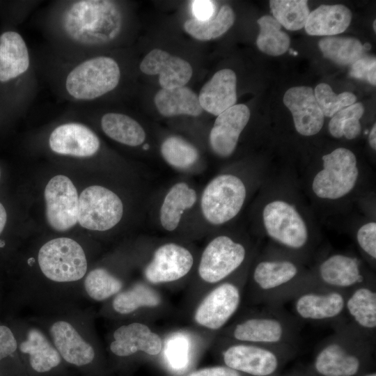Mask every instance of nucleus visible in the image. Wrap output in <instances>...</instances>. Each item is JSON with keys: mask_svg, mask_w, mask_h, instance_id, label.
Here are the masks:
<instances>
[{"mask_svg": "<svg viewBox=\"0 0 376 376\" xmlns=\"http://www.w3.org/2000/svg\"><path fill=\"white\" fill-rule=\"evenodd\" d=\"M269 6L274 18L290 31L304 27L310 14L306 0H271Z\"/></svg>", "mask_w": 376, "mask_h": 376, "instance_id": "4c0bfd02", "label": "nucleus"}, {"mask_svg": "<svg viewBox=\"0 0 376 376\" xmlns=\"http://www.w3.org/2000/svg\"><path fill=\"white\" fill-rule=\"evenodd\" d=\"M46 218L55 230L65 231L77 222L79 197L76 187L65 175L53 177L45 189Z\"/></svg>", "mask_w": 376, "mask_h": 376, "instance_id": "4be33fe9", "label": "nucleus"}, {"mask_svg": "<svg viewBox=\"0 0 376 376\" xmlns=\"http://www.w3.org/2000/svg\"><path fill=\"white\" fill-rule=\"evenodd\" d=\"M6 221L7 212L3 204L0 202V235L2 233L5 228Z\"/></svg>", "mask_w": 376, "mask_h": 376, "instance_id": "de8ad7c7", "label": "nucleus"}, {"mask_svg": "<svg viewBox=\"0 0 376 376\" xmlns=\"http://www.w3.org/2000/svg\"><path fill=\"white\" fill-rule=\"evenodd\" d=\"M369 143L373 150L376 149V125H373L369 134Z\"/></svg>", "mask_w": 376, "mask_h": 376, "instance_id": "09e8293b", "label": "nucleus"}, {"mask_svg": "<svg viewBox=\"0 0 376 376\" xmlns=\"http://www.w3.org/2000/svg\"><path fill=\"white\" fill-rule=\"evenodd\" d=\"M263 219L267 235L276 242L292 250L306 245V224L292 205L283 201L270 202L263 209Z\"/></svg>", "mask_w": 376, "mask_h": 376, "instance_id": "aec40b11", "label": "nucleus"}, {"mask_svg": "<svg viewBox=\"0 0 376 376\" xmlns=\"http://www.w3.org/2000/svg\"><path fill=\"white\" fill-rule=\"evenodd\" d=\"M40 269L54 283H71L85 277L88 264L83 248L69 237L52 239L38 251Z\"/></svg>", "mask_w": 376, "mask_h": 376, "instance_id": "2eb2a0df", "label": "nucleus"}, {"mask_svg": "<svg viewBox=\"0 0 376 376\" xmlns=\"http://www.w3.org/2000/svg\"><path fill=\"white\" fill-rule=\"evenodd\" d=\"M52 22L53 30L61 40L88 50L113 42L122 31L123 19L113 1L76 0L64 1Z\"/></svg>", "mask_w": 376, "mask_h": 376, "instance_id": "f257e3e1", "label": "nucleus"}, {"mask_svg": "<svg viewBox=\"0 0 376 376\" xmlns=\"http://www.w3.org/2000/svg\"><path fill=\"white\" fill-rule=\"evenodd\" d=\"M198 253L191 241L187 240H148L139 260L141 279L159 289L178 288L189 284Z\"/></svg>", "mask_w": 376, "mask_h": 376, "instance_id": "7ed1b4c3", "label": "nucleus"}, {"mask_svg": "<svg viewBox=\"0 0 376 376\" xmlns=\"http://www.w3.org/2000/svg\"><path fill=\"white\" fill-rule=\"evenodd\" d=\"M317 345L311 362L304 370L283 376H359L373 368L375 340L346 323Z\"/></svg>", "mask_w": 376, "mask_h": 376, "instance_id": "f03ea898", "label": "nucleus"}, {"mask_svg": "<svg viewBox=\"0 0 376 376\" xmlns=\"http://www.w3.org/2000/svg\"><path fill=\"white\" fill-rule=\"evenodd\" d=\"M260 307L238 312L217 336L239 342L297 347L301 322L283 306Z\"/></svg>", "mask_w": 376, "mask_h": 376, "instance_id": "20e7f679", "label": "nucleus"}, {"mask_svg": "<svg viewBox=\"0 0 376 376\" xmlns=\"http://www.w3.org/2000/svg\"><path fill=\"white\" fill-rule=\"evenodd\" d=\"M236 75L230 69L217 72L202 87L198 96L203 110L218 116L237 102Z\"/></svg>", "mask_w": 376, "mask_h": 376, "instance_id": "c85d7f7f", "label": "nucleus"}, {"mask_svg": "<svg viewBox=\"0 0 376 376\" xmlns=\"http://www.w3.org/2000/svg\"><path fill=\"white\" fill-rule=\"evenodd\" d=\"M311 279L313 288L345 292L373 281L363 273L357 258L344 254H334L324 259Z\"/></svg>", "mask_w": 376, "mask_h": 376, "instance_id": "412c9836", "label": "nucleus"}, {"mask_svg": "<svg viewBox=\"0 0 376 376\" xmlns=\"http://www.w3.org/2000/svg\"><path fill=\"white\" fill-rule=\"evenodd\" d=\"M192 13L194 19L207 20L213 17L215 11V4L212 1H193L191 3Z\"/></svg>", "mask_w": 376, "mask_h": 376, "instance_id": "a18cd8bd", "label": "nucleus"}, {"mask_svg": "<svg viewBox=\"0 0 376 376\" xmlns=\"http://www.w3.org/2000/svg\"><path fill=\"white\" fill-rule=\"evenodd\" d=\"M104 312L118 321L141 320L151 323L171 311L159 288L139 279L106 301Z\"/></svg>", "mask_w": 376, "mask_h": 376, "instance_id": "9b49d317", "label": "nucleus"}, {"mask_svg": "<svg viewBox=\"0 0 376 376\" xmlns=\"http://www.w3.org/2000/svg\"><path fill=\"white\" fill-rule=\"evenodd\" d=\"M126 278L105 267H97L86 274L84 288L86 295L96 301H107L127 285Z\"/></svg>", "mask_w": 376, "mask_h": 376, "instance_id": "72a5a7b5", "label": "nucleus"}, {"mask_svg": "<svg viewBox=\"0 0 376 376\" xmlns=\"http://www.w3.org/2000/svg\"><path fill=\"white\" fill-rule=\"evenodd\" d=\"M375 22H376V20L374 21L373 22V29H374V31H376V24H375Z\"/></svg>", "mask_w": 376, "mask_h": 376, "instance_id": "603ef678", "label": "nucleus"}, {"mask_svg": "<svg viewBox=\"0 0 376 376\" xmlns=\"http://www.w3.org/2000/svg\"><path fill=\"white\" fill-rule=\"evenodd\" d=\"M17 340L18 354L26 376H55L61 374L64 363L50 338L40 329L24 327L19 321H7Z\"/></svg>", "mask_w": 376, "mask_h": 376, "instance_id": "ddd939ff", "label": "nucleus"}, {"mask_svg": "<svg viewBox=\"0 0 376 376\" xmlns=\"http://www.w3.org/2000/svg\"><path fill=\"white\" fill-rule=\"evenodd\" d=\"M48 143L55 153L77 157L95 155L100 150L97 135L87 125L68 122L56 127L51 132Z\"/></svg>", "mask_w": 376, "mask_h": 376, "instance_id": "5701e85b", "label": "nucleus"}, {"mask_svg": "<svg viewBox=\"0 0 376 376\" xmlns=\"http://www.w3.org/2000/svg\"><path fill=\"white\" fill-rule=\"evenodd\" d=\"M48 333L65 366L87 376L102 374L105 362L100 347L93 340L86 338L75 322L65 318L56 319L49 324Z\"/></svg>", "mask_w": 376, "mask_h": 376, "instance_id": "f8f14e48", "label": "nucleus"}, {"mask_svg": "<svg viewBox=\"0 0 376 376\" xmlns=\"http://www.w3.org/2000/svg\"><path fill=\"white\" fill-rule=\"evenodd\" d=\"M311 288V275H304L294 261L260 260L248 272L244 301L247 306H283L297 294Z\"/></svg>", "mask_w": 376, "mask_h": 376, "instance_id": "39448f33", "label": "nucleus"}, {"mask_svg": "<svg viewBox=\"0 0 376 376\" xmlns=\"http://www.w3.org/2000/svg\"><path fill=\"white\" fill-rule=\"evenodd\" d=\"M139 68L146 75H159V85L166 89L184 86L193 74L187 61L160 49H154L147 54Z\"/></svg>", "mask_w": 376, "mask_h": 376, "instance_id": "bb28decb", "label": "nucleus"}, {"mask_svg": "<svg viewBox=\"0 0 376 376\" xmlns=\"http://www.w3.org/2000/svg\"><path fill=\"white\" fill-rule=\"evenodd\" d=\"M164 337L152 324L141 320L120 321L109 334L107 351L118 363L162 355Z\"/></svg>", "mask_w": 376, "mask_h": 376, "instance_id": "4468645a", "label": "nucleus"}, {"mask_svg": "<svg viewBox=\"0 0 376 376\" xmlns=\"http://www.w3.org/2000/svg\"><path fill=\"white\" fill-rule=\"evenodd\" d=\"M159 113L164 117L180 115L198 116L203 112L198 96L186 86L162 88L154 97Z\"/></svg>", "mask_w": 376, "mask_h": 376, "instance_id": "7c9ffc66", "label": "nucleus"}, {"mask_svg": "<svg viewBox=\"0 0 376 376\" xmlns=\"http://www.w3.org/2000/svg\"><path fill=\"white\" fill-rule=\"evenodd\" d=\"M343 323L375 340L376 288L374 281L359 285L348 292Z\"/></svg>", "mask_w": 376, "mask_h": 376, "instance_id": "393cba45", "label": "nucleus"}, {"mask_svg": "<svg viewBox=\"0 0 376 376\" xmlns=\"http://www.w3.org/2000/svg\"><path fill=\"white\" fill-rule=\"evenodd\" d=\"M357 240L361 250L373 260L376 258V223L363 225L357 231Z\"/></svg>", "mask_w": 376, "mask_h": 376, "instance_id": "79ce46f5", "label": "nucleus"}, {"mask_svg": "<svg viewBox=\"0 0 376 376\" xmlns=\"http://www.w3.org/2000/svg\"><path fill=\"white\" fill-rule=\"evenodd\" d=\"M283 103L291 111L295 127L299 134L312 136L320 131L324 114L311 87L289 88L283 96Z\"/></svg>", "mask_w": 376, "mask_h": 376, "instance_id": "a878e982", "label": "nucleus"}, {"mask_svg": "<svg viewBox=\"0 0 376 376\" xmlns=\"http://www.w3.org/2000/svg\"><path fill=\"white\" fill-rule=\"evenodd\" d=\"M235 14L228 5L223 6L217 15L207 20L190 19L184 24L185 31L198 40H210L225 33L233 24Z\"/></svg>", "mask_w": 376, "mask_h": 376, "instance_id": "f704fd0d", "label": "nucleus"}, {"mask_svg": "<svg viewBox=\"0 0 376 376\" xmlns=\"http://www.w3.org/2000/svg\"><path fill=\"white\" fill-rule=\"evenodd\" d=\"M359 376H376V373L372 368V369H370V370L361 373Z\"/></svg>", "mask_w": 376, "mask_h": 376, "instance_id": "8fccbe9b", "label": "nucleus"}, {"mask_svg": "<svg viewBox=\"0 0 376 376\" xmlns=\"http://www.w3.org/2000/svg\"><path fill=\"white\" fill-rule=\"evenodd\" d=\"M1 376V375H0Z\"/></svg>", "mask_w": 376, "mask_h": 376, "instance_id": "6e6d98bb", "label": "nucleus"}, {"mask_svg": "<svg viewBox=\"0 0 376 376\" xmlns=\"http://www.w3.org/2000/svg\"><path fill=\"white\" fill-rule=\"evenodd\" d=\"M222 364L248 376H280L297 347L244 343L217 336L213 344Z\"/></svg>", "mask_w": 376, "mask_h": 376, "instance_id": "1a4fd4ad", "label": "nucleus"}, {"mask_svg": "<svg viewBox=\"0 0 376 376\" xmlns=\"http://www.w3.org/2000/svg\"><path fill=\"white\" fill-rule=\"evenodd\" d=\"M0 178H1V169H0Z\"/></svg>", "mask_w": 376, "mask_h": 376, "instance_id": "864d4df0", "label": "nucleus"}, {"mask_svg": "<svg viewBox=\"0 0 376 376\" xmlns=\"http://www.w3.org/2000/svg\"><path fill=\"white\" fill-rule=\"evenodd\" d=\"M0 375L26 376L18 354L17 340L8 322H0Z\"/></svg>", "mask_w": 376, "mask_h": 376, "instance_id": "58836bf2", "label": "nucleus"}, {"mask_svg": "<svg viewBox=\"0 0 376 376\" xmlns=\"http://www.w3.org/2000/svg\"><path fill=\"white\" fill-rule=\"evenodd\" d=\"M351 19V11L344 5H321L310 13L304 27L311 36H334L345 31Z\"/></svg>", "mask_w": 376, "mask_h": 376, "instance_id": "c756f323", "label": "nucleus"}, {"mask_svg": "<svg viewBox=\"0 0 376 376\" xmlns=\"http://www.w3.org/2000/svg\"><path fill=\"white\" fill-rule=\"evenodd\" d=\"M246 198L243 180L232 173H221L213 177L200 191L197 207L191 216L187 239L194 226L195 238L199 226L205 235L206 226H219L234 219L241 211Z\"/></svg>", "mask_w": 376, "mask_h": 376, "instance_id": "6e6552de", "label": "nucleus"}, {"mask_svg": "<svg viewBox=\"0 0 376 376\" xmlns=\"http://www.w3.org/2000/svg\"><path fill=\"white\" fill-rule=\"evenodd\" d=\"M248 249L241 241L219 234L207 240L199 251L196 266L186 295L187 311L212 286L246 266Z\"/></svg>", "mask_w": 376, "mask_h": 376, "instance_id": "423d86ee", "label": "nucleus"}, {"mask_svg": "<svg viewBox=\"0 0 376 376\" xmlns=\"http://www.w3.org/2000/svg\"><path fill=\"white\" fill-rule=\"evenodd\" d=\"M361 126L359 119L351 118L343 125V135L347 139H355L361 133Z\"/></svg>", "mask_w": 376, "mask_h": 376, "instance_id": "49530a36", "label": "nucleus"}, {"mask_svg": "<svg viewBox=\"0 0 376 376\" xmlns=\"http://www.w3.org/2000/svg\"><path fill=\"white\" fill-rule=\"evenodd\" d=\"M200 191L188 180L171 185L162 194L157 210V221L164 233L182 239L184 227L195 212Z\"/></svg>", "mask_w": 376, "mask_h": 376, "instance_id": "6ab92c4d", "label": "nucleus"}, {"mask_svg": "<svg viewBox=\"0 0 376 376\" xmlns=\"http://www.w3.org/2000/svg\"><path fill=\"white\" fill-rule=\"evenodd\" d=\"M123 214L122 199L107 187L90 186L79 197L77 222L86 229L109 230L120 223Z\"/></svg>", "mask_w": 376, "mask_h": 376, "instance_id": "f3484780", "label": "nucleus"}, {"mask_svg": "<svg viewBox=\"0 0 376 376\" xmlns=\"http://www.w3.org/2000/svg\"><path fill=\"white\" fill-rule=\"evenodd\" d=\"M347 294L339 290L308 288L290 301L292 314L300 322L328 324L334 327L345 322Z\"/></svg>", "mask_w": 376, "mask_h": 376, "instance_id": "a211bd4d", "label": "nucleus"}, {"mask_svg": "<svg viewBox=\"0 0 376 376\" xmlns=\"http://www.w3.org/2000/svg\"><path fill=\"white\" fill-rule=\"evenodd\" d=\"M376 60L375 57L360 58L351 65L350 75L352 77L363 79L370 84H376Z\"/></svg>", "mask_w": 376, "mask_h": 376, "instance_id": "37998d69", "label": "nucleus"}, {"mask_svg": "<svg viewBox=\"0 0 376 376\" xmlns=\"http://www.w3.org/2000/svg\"><path fill=\"white\" fill-rule=\"evenodd\" d=\"M249 118V109L243 104H235L218 115L209 134L212 152L223 158L230 156Z\"/></svg>", "mask_w": 376, "mask_h": 376, "instance_id": "b1692460", "label": "nucleus"}, {"mask_svg": "<svg viewBox=\"0 0 376 376\" xmlns=\"http://www.w3.org/2000/svg\"><path fill=\"white\" fill-rule=\"evenodd\" d=\"M260 31L256 40L258 49L271 56H280L289 49L288 35L281 31V25L272 16L263 15L257 20Z\"/></svg>", "mask_w": 376, "mask_h": 376, "instance_id": "e433bc0d", "label": "nucleus"}, {"mask_svg": "<svg viewBox=\"0 0 376 376\" xmlns=\"http://www.w3.org/2000/svg\"><path fill=\"white\" fill-rule=\"evenodd\" d=\"M363 48L364 49H370V45L368 44V43H366L363 46Z\"/></svg>", "mask_w": 376, "mask_h": 376, "instance_id": "3c124183", "label": "nucleus"}, {"mask_svg": "<svg viewBox=\"0 0 376 376\" xmlns=\"http://www.w3.org/2000/svg\"><path fill=\"white\" fill-rule=\"evenodd\" d=\"M314 94L324 116L327 117H332L340 109L354 104L357 100L350 92L336 95L330 86L324 83L315 87Z\"/></svg>", "mask_w": 376, "mask_h": 376, "instance_id": "ea45409f", "label": "nucleus"}, {"mask_svg": "<svg viewBox=\"0 0 376 376\" xmlns=\"http://www.w3.org/2000/svg\"><path fill=\"white\" fill-rule=\"evenodd\" d=\"M323 169L313 179L312 189L320 198L337 199L355 186L359 171L354 154L338 148L322 157Z\"/></svg>", "mask_w": 376, "mask_h": 376, "instance_id": "dca6fc26", "label": "nucleus"}, {"mask_svg": "<svg viewBox=\"0 0 376 376\" xmlns=\"http://www.w3.org/2000/svg\"><path fill=\"white\" fill-rule=\"evenodd\" d=\"M30 66V52L22 36L14 30L2 32L0 34V84H9L24 77Z\"/></svg>", "mask_w": 376, "mask_h": 376, "instance_id": "cd10ccee", "label": "nucleus"}, {"mask_svg": "<svg viewBox=\"0 0 376 376\" xmlns=\"http://www.w3.org/2000/svg\"><path fill=\"white\" fill-rule=\"evenodd\" d=\"M185 376H248L223 364L194 370Z\"/></svg>", "mask_w": 376, "mask_h": 376, "instance_id": "c03bdc74", "label": "nucleus"}, {"mask_svg": "<svg viewBox=\"0 0 376 376\" xmlns=\"http://www.w3.org/2000/svg\"><path fill=\"white\" fill-rule=\"evenodd\" d=\"M248 272L245 266L207 290L187 312L190 328L215 339L240 310Z\"/></svg>", "mask_w": 376, "mask_h": 376, "instance_id": "0eeeda50", "label": "nucleus"}, {"mask_svg": "<svg viewBox=\"0 0 376 376\" xmlns=\"http://www.w3.org/2000/svg\"><path fill=\"white\" fill-rule=\"evenodd\" d=\"M118 63L111 57L95 56L72 65L63 79L68 97L81 102L98 99L113 91L120 80Z\"/></svg>", "mask_w": 376, "mask_h": 376, "instance_id": "9d476101", "label": "nucleus"}, {"mask_svg": "<svg viewBox=\"0 0 376 376\" xmlns=\"http://www.w3.org/2000/svg\"><path fill=\"white\" fill-rule=\"evenodd\" d=\"M280 376H283V375H280Z\"/></svg>", "mask_w": 376, "mask_h": 376, "instance_id": "5fc2aeb1", "label": "nucleus"}, {"mask_svg": "<svg viewBox=\"0 0 376 376\" xmlns=\"http://www.w3.org/2000/svg\"><path fill=\"white\" fill-rule=\"evenodd\" d=\"M364 108L361 103H354L343 108L335 113L329 123V131L335 138H341L343 135V125L344 123L351 118H357L363 116Z\"/></svg>", "mask_w": 376, "mask_h": 376, "instance_id": "a19ab883", "label": "nucleus"}, {"mask_svg": "<svg viewBox=\"0 0 376 376\" xmlns=\"http://www.w3.org/2000/svg\"><path fill=\"white\" fill-rule=\"evenodd\" d=\"M160 154L165 162L177 171L200 173V153L191 143L179 136H167L161 143Z\"/></svg>", "mask_w": 376, "mask_h": 376, "instance_id": "2f4dec72", "label": "nucleus"}, {"mask_svg": "<svg viewBox=\"0 0 376 376\" xmlns=\"http://www.w3.org/2000/svg\"><path fill=\"white\" fill-rule=\"evenodd\" d=\"M319 48L323 56L337 64L352 65L361 58V42L350 37H327L320 40Z\"/></svg>", "mask_w": 376, "mask_h": 376, "instance_id": "c9c22d12", "label": "nucleus"}, {"mask_svg": "<svg viewBox=\"0 0 376 376\" xmlns=\"http://www.w3.org/2000/svg\"><path fill=\"white\" fill-rule=\"evenodd\" d=\"M100 125L108 137L121 144L137 147L146 141V134L142 126L127 115L107 113L102 116Z\"/></svg>", "mask_w": 376, "mask_h": 376, "instance_id": "473e14b6", "label": "nucleus"}]
</instances>
